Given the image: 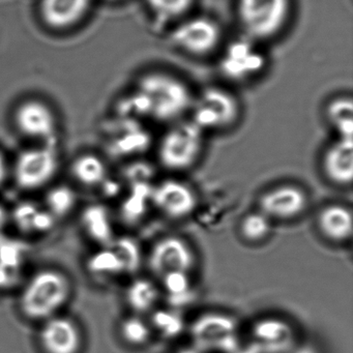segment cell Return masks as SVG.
<instances>
[{
	"instance_id": "1",
	"label": "cell",
	"mask_w": 353,
	"mask_h": 353,
	"mask_svg": "<svg viewBox=\"0 0 353 353\" xmlns=\"http://www.w3.org/2000/svg\"><path fill=\"white\" fill-rule=\"evenodd\" d=\"M193 98L189 86L176 76L152 72L140 80L131 109L138 117L171 125L189 115Z\"/></svg>"
},
{
	"instance_id": "2",
	"label": "cell",
	"mask_w": 353,
	"mask_h": 353,
	"mask_svg": "<svg viewBox=\"0 0 353 353\" xmlns=\"http://www.w3.org/2000/svg\"><path fill=\"white\" fill-rule=\"evenodd\" d=\"M72 294V283L61 270L45 268L30 276L19 296L24 317L44 322L59 315Z\"/></svg>"
},
{
	"instance_id": "3",
	"label": "cell",
	"mask_w": 353,
	"mask_h": 353,
	"mask_svg": "<svg viewBox=\"0 0 353 353\" xmlns=\"http://www.w3.org/2000/svg\"><path fill=\"white\" fill-rule=\"evenodd\" d=\"M204 141L205 132L191 119L171 123L159 142V163L171 172L189 170L199 161Z\"/></svg>"
},
{
	"instance_id": "4",
	"label": "cell",
	"mask_w": 353,
	"mask_h": 353,
	"mask_svg": "<svg viewBox=\"0 0 353 353\" xmlns=\"http://www.w3.org/2000/svg\"><path fill=\"white\" fill-rule=\"evenodd\" d=\"M237 16L247 36L254 41L276 36L286 26L291 0H237Z\"/></svg>"
},
{
	"instance_id": "5",
	"label": "cell",
	"mask_w": 353,
	"mask_h": 353,
	"mask_svg": "<svg viewBox=\"0 0 353 353\" xmlns=\"http://www.w3.org/2000/svg\"><path fill=\"white\" fill-rule=\"evenodd\" d=\"M194 347L202 352L233 353L241 347L239 321L224 312H205L189 326Z\"/></svg>"
},
{
	"instance_id": "6",
	"label": "cell",
	"mask_w": 353,
	"mask_h": 353,
	"mask_svg": "<svg viewBox=\"0 0 353 353\" xmlns=\"http://www.w3.org/2000/svg\"><path fill=\"white\" fill-rule=\"evenodd\" d=\"M241 114V106L234 94L225 88L212 86L194 96L190 119L204 132L232 127Z\"/></svg>"
},
{
	"instance_id": "7",
	"label": "cell",
	"mask_w": 353,
	"mask_h": 353,
	"mask_svg": "<svg viewBox=\"0 0 353 353\" xmlns=\"http://www.w3.org/2000/svg\"><path fill=\"white\" fill-rule=\"evenodd\" d=\"M59 161L53 146L30 148L19 154L13 168L16 185L26 191L42 189L53 181Z\"/></svg>"
},
{
	"instance_id": "8",
	"label": "cell",
	"mask_w": 353,
	"mask_h": 353,
	"mask_svg": "<svg viewBox=\"0 0 353 353\" xmlns=\"http://www.w3.org/2000/svg\"><path fill=\"white\" fill-rule=\"evenodd\" d=\"M146 262L148 270L160 279L171 272L192 274L197 265V256L187 239L168 235L154 241Z\"/></svg>"
},
{
	"instance_id": "9",
	"label": "cell",
	"mask_w": 353,
	"mask_h": 353,
	"mask_svg": "<svg viewBox=\"0 0 353 353\" xmlns=\"http://www.w3.org/2000/svg\"><path fill=\"white\" fill-rule=\"evenodd\" d=\"M310 196L301 185L283 183L264 191L258 198L257 210L274 221H293L309 208Z\"/></svg>"
},
{
	"instance_id": "10",
	"label": "cell",
	"mask_w": 353,
	"mask_h": 353,
	"mask_svg": "<svg viewBox=\"0 0 353 353\" xmlns=\"http://www.w3.org/2000/svg\"><path fill=\"white\" fill-rule=\"evenodd\" d=\"M150 201L171 220L189 218L198 208V196L193 187L176 179H167L152 188Z\"/></svg>"
},
{
	"instance_id": "11",
	"label": "cell",
	"mask_w": 353,
	"mask_h": 353,
	"mask_svg": "<svg viewBox=\"0 0 353 353\" xmlns=\"http://www.w3.org/2000/svg\"><path fill=\"white\" fill-rule=\"evenodd\" d=\"M173 43L192 55L210 54L222 40V30L214 20L203 16L183 20L172 34Z\"/></svg>"
},
{
	"instance_id": "12",
	"label": "cell",
	"mask_w": 353,
	"mask_h": 353,
	"mask_svg": "<svg viewBox=\"0 0 353 353\" xmlns=\"http://www.w3.org/2000/svg\"><path fill=\"white\" fill-rule=\"evenodd\" d=\"M250 338L251 346L260 353H289L296 347L297 332L285 318L265 316L253 322Z\"/></svg>"
},
{
	"instance_id": "13",
	"label": "cell",
	"mask_w": 353,
	"mask_h": 353,
	"mask_svg": "<svg viewBox=\"0 0 353 353\" xmlns=\"http://www.w3.org/2000/svg\"><path fill=\"white\" fill-rule=\"evenodd\" d=\"M257 41L237 40L229 45L221 59V70L226 77L236 81L251 79L261 73L265 59Z\"/></svg>"
},
{
	"instance_id": "14",
	"label": "cell",
	"mask_w": 353,
	"mask_h": 353,
	"mask_svg": "<svg viewBox=\"0 0 353 353\" xmlns=\"http://www.w3.org/2000/svg\"><path fill=\"white\" fill-rule=\"evenodd\" d=\"M39 341L46 353H79L81 330L71 318L57 315L43 322Z\"/></svg>"
},
{
	"instance_id": "15",
	"label": "cell",
	"mask_w": 353,
	"mask_h": 353,
	"mask_svg": "<svg viewBox=\"0 0 353 353\" xmlns=\"http://www.w3.org/2000/svg\"><path fill=\"white\" fill-rule=\"evenodd\" d=\"M321 170L328 183L349 187L353 181V139L336 138L321 159Z\"/></svg>"
},
{
	"instance_id": "16",
	"label": "cell",
	"mask_w": 353,
	"mask_h": 353,
	"mask_svg": "<svg viewBox=\"0 0 353 353\" xmlns=\"http://www.w3.org/2000/svg\"><path fill=\"white\" fill-rule=\"evenodd\" d=\"M316 227L326 241L334 243H347L352 239V212L344 204H327L318 212Z\"/></svg>"
},
{
	"instance_id": "17",
	"label": "cell",
	"mask_w": 353,
	"mask_h": 353,
	"mask_svg": "<svg viewBox=\"0 0 353 353\" xmlns=\"http://www.w3.org/2000/svg\"><path fill=\"white\" fill-rule=\"evenodd\" d=\"M16 123L28 137L50 140L55 134V119L46 105L36 101L26 103L16 113Z\"/></svg>"
},
{
	"instance_id": "18",
	"label": "cell",
	"mask_w": 353,
	"mask_h": 353,
	"mask_svg": "<svg viewBox=\"0 0 353 353\" xmlns=\"http://www.w3.org/2000/svg\"><path fill=\"white\" fill-rule=\"evenodd\" d=\"M92 0H43L42 15L53 28H67L79 21Z\"/></svg>"
},
{
	"instance_id": "19",
	"label": "cell",
	"mask_w": 353,
	"mask_h": 353,
	"mask_svg": "<svg viewBox=\"0 0 353 353\" xmlns=\"http://www.w3.org/2000/svg\"><path fill=\"white\" fill-rule=\"evenodd\" d=\"M162 291L152 279H134L125 289V297L130 309L134 314L143 316L152 313L158 307Z\"/></svg>"
},
{
	"instance_id": "20",
	"label": "cell",
	"mask_w": 353,
	"mask_h": 353,
	"mask_svg": "<svg viewBox=\"0 0 353 353\" xmlns=\"http://www.w3.org/2000/svg\"><path fill=\"white\" fill-rule=\"evenodd\" d=\"M10 219L22 232L30 234L48 232L57 220L45 206H39L34 202H22L16 206Z\"/></svg>"
},
{
	"instance_id": "21",
	"label": "cell",
	"mask_w": 353,
	"mask_h": 353,
	"mask_svg": "<svg viewBox=\"0 0 353 353\" xmlns=\"http://www.w3.org/2000/svg\"><path fill=\"white\" fill-rule=\"evenodd\" d=\"M74 179L86 187L102 185L107 179L106 164L96 154H83L78 157L71 167Z\"/></svg>"
},
{
	"instance_id": "22",
	"label": "cell",
	"mask_w": 353,
	"mask_h": 353,
	"mask_svg": "<svg viewBox=\"0 0 353 353\" xmlns=\"http://www.w3.org/2000/svg\"><path fill=\"white\" fill-rule=\"evenodd\" d=\"M328 123L338 138L353 139V105L349 97H338L326 107Z\"/></svg>"
},
{
	"instance_id": "23",
	"label": "cell",
	"mask_w": 353,
	"mask_h": 353,
	"mask_svg": "<svg viewBox=\"0 0 353 353\" xmlns=\"http://www.w3.org/2000/svg\"><path fill=\"white\" fill-rule=\"evenodd\" d=\"M272 221L259 210L247 212L239 221V233L249 243H260L270 237Z\"/></svg>"
},
{
	"instance_id": "24",
	"label": "cell",
	"mask_w": 353,
	"mask_h": 353,
	"mask_svg": "<svg viewBox=\"0 0 353 353\" xmlns=\"http://www.w3.org/2000/svg\"><path fill=\"white\" fill-rule=\"evenodd\" d=\"M83 225L88 234L99 243L109 245L114 241L110 218L103 206H90L84 212Z\"/></svg>"
},
{
	"instance_id": "25",
	"label": "cell",
	"mask_w": 353,
	"mask_h": 353,
	"mask_svg": "<svg viewBox=\"0 0 353 353\" xmlns=\"http://www.w3.org/2000/svg\"><path fill=\"white\" fill-rule=\"evenodd\" d=\"M152 325L144 319L143 316L132 314L125 317L119 325L121 339L134 347H141L148 344L152 336Z\"/></svg>"
},
{
	"instance_id": "26",
	"label": "cell",
	"mask_w": 353,
	"mask_h": 353,
	"mask_svg": "<svg viewBox=\"0 0 353 353\" xmlns=\"http://www.w3.org/2000/svg\"><path fill=\"white\" fill-rule=\"evenodd\" d=\"M150 323L152 330L168 339H174L181 336L185 327L183 316L172 309L157 307L152 312Z\"/></svg>"
},
{
	"instance_id": "27",
	"label": "cell",
	"mask_w": 353,
	"mask_h": 353,
	"mask_svg": "<svg viewBox=\"0 0 353 353\" xmlns=\"http://www.w3.org/2000/svg\"><path fill=\"white\" fill-rule=\"evenodd\" d=\"M191 276L192 274L187 272H171L165 274L160 278L161 291L170 299L171 303L179 305L191 297L193 290Z\"/></svg>"
},
{
	"instance_id": "28",
	"label": "cell",
	"mask_w": 353,
	"mask_h": 353,
	"mask_svg": "<svg viewBox=\"0 0 353 353\" xmlns=\"http://www.w3.org/2000/svg\"><path fill=\"white\" fill-rule=\"evenodd\" d=\"M77 195L68 185H57L47 193L45 208L55 219L68 216L75 208Z\"/></svg>"
},
{
	"instance_id": "29",
	"label": "cell",
	"mask_w": 353,
	"mask_h": 353,
	"mask_svg": "<svg viewBox=\"0 0 353 353\" xmlns=\"http://www.w3.org/2000/svg\"><path fill=\"white\" fill-rule=\"evenodd\" d=\"M90 268L98 274L114 276L125 272L123 261L114 248H106L94 256L90 261Z\"/></svg>"
},
{
	"instance_id": "30",
	"label": "cell",
	"mask_w": 353,
	"mask_h": 353,
	"mask_svg": "<svg viewBox=\"0 0 353 353\" xmlns=\"http://www.w3.org/2000/svg\"><path fill=\"white\" fill-rule=\"evenodd\" d=\"M148 7L163 19H177L191 10L194 0H146Z\"/></svg>"
},
{
	"instance_id": "31",
	"label": "cell",
	"mask_w": 353,
	"mask_h": 353,
	"mask_svg": "<svg viewBox=\"0 0 353 353\" xmlns=\"http://www.w3.org/2000/svg\"><path fill=\"white\" fill-rule=\"evenodd\" d=\"M114 250L123 261L125 272H135L139 270L142 262V253L135 239L125 237L115 241Z\"/></svg>"
},
{
	"instance_id": "32",
	"label": "cell",
	"mask_w": 353,
	"mask_h": 353,
	"mask_svg": "<svg viewBox=\"0 0 353 353\" xmlns=\"http://www.w3.org/2000/svg\"><path fill=\"white\" fill-rule=\"evenodd\" d=\"M10 214L5 206L0 204V241L5 237L6 230H7L8 226H9Z\"/></svg>"
},
{
	"instance_id": "33",
	"label": "cell",
	"mask_w": 353,
	"mask_h": 353,
	"mask_svg": "<svg viewBox=\"0 0 353 353\" xmlns=\"http://www.w3.org/2000/svg\"><path fill=\"white\" fill-rule=\"evenodd\" d=\"M8 174H9V167H8L7 160H6L5 156L0 152V187L5 183Z\"/></svg>"
},
{
	"instance_id": "34",
	"label": "cell",
	"mask_w": 353,
	"mask_h": 353,
	"mask_svg": "<svg viewBox=\"0 0 353 353\" xmlns=\"http://www.w3.org/2000/svg\"><path fill=\"white\" fill-rule=\"evenodd\" d=\"M289 353H318V351L313 345L305 344L303 345V346L295 347V348Z\"/></svg>"
},
{
	"instance_id": "35",
	"label": "cell",
	"mask_w": 353,
	"mask_h": 353,
	"mask_svg": "<svg viewBox=\"0 0 353 353\" xmlns=\"http://www.w3.org/2000/svg\"><path fill=\"white\" fill-rule=\"evenodd\" d=\"M233 353H260V352H259V351L256 350V349L254 348L253 346H251V345H250V346L245 347V348H241V347H239V348L237 349V350H235L234 352H233Z\"/></svg>"
},
{
	"instance_id": "36",
	"label": "cell",
	"mask_w": 353,
	"mask_h": 353,
	"mask_svg": "<svg viewBox=\"0 0 353 353\" xmlns=\"http://www.w3.org/2000/svg\"><path fill=\"white\" fill-rule=\"evenodd\" d=\"M179 353H203L202 351L198 350L197 348H183L179 351Z\"/></svg>"
}]
</instances>
